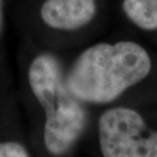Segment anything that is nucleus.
<instances>
[{
    "label": "nucleus",
    "mask_w": 157,
    "mask_h": 157,
    "mask_svg": "<svg viewBox=\"0 0 157 157\" xmlns=\"http://www.w3.org/2000/svg\"><path fill=\"white\" fill-rule=\"evenodd\" d=\"M124 11L140 28L157 29V0H124Z\"/></svg>",
    "instance_id": "nucleus-5"
},
{
    "label": "nucleus",
    "mask_w": 157,
    "mask_h": 157,
    "mask_svg": "<svg viewBox=\"0 0 157 157\" xmlns=\"http://www.w3.org/2000/svg\"><path fill=\"white\" fill-rule=\"evenodd\" d=\"M0 157H30L26 148L17 142H0Z\"/></svg>",
    "instance_id": "nucleus-6"
},
{
    "label": "nucleus",
    "mask_w": 157,
    "mask_h": 157,
    "mask_svg": "<svg viewBox=\"0 0 157 157\" xmlns=\"http://www.w3.org/2000/svg\"><path fill=\"white\" fill-rule=\"evenodd\" d=\"M95 11V0H45L41 17L49 27L73 30L90 22Z\"/></svg>",
    "instance_id": "nucleus-4"
},
{
    "label": "nucleus",
    "mask_w": 157,
    "mask_h": 157,
    "mask_svg": "<svg viewBox=\"0 0 157 157\" xmlns=\"http://www.w3.org/2000/svg\"><path fill=\"white\" fill-rule=\"evenodd\" d=\"M98 132L104 157H157V132L149 130L134 109L106 111L99 119Z\"/></svg>",
    "instance_id": "nucleus-3"
},
{
    "label": "nucleus",
    "mask_w": 157,
    "mask_h": 157,
    "mask_svg": "<svg viewBox=\"0 0 157 157\" xmlns=\"http://www.w3.org/2000/svg\"><path fill=\"white\" fill-rule=\"evenodd\" d=\"M4 27V0H0V34Z\"/></svg>",
    "instance_id": "nucleus-7"
},
{
    "label": "nucleus",
    "mask_w": 157,
    "mask_h": 157,
    "mask_svg": "<svg viewBox=\"0 0 157 157\" xmlns=\"http://www.w3.org/2000/svg\"><path fill=\"white\" fill-rule=\"evenodd\" d=\"M30 90L45 112L44 144L59 156L77 142L86 126V112L70 91L55 57L42 54L35 57L28 70Z\"/></svg>",
    "instance_id": "nucleus-2"
},
{
    "label": "nucleus",
    "mask_w": 157,
    "mask_h": 157,
    "mask_svg": "<svg viewBox=\"0 0 157 157\" xmlns=\"http://www.w3.org/2000/svg\"><path fill=\"white\" fill-rule=\"evenodd\" d=\"M150 69L148 52L135 42L99 43L79 55L65 80L80 101L107 104L146 78Z\"/></svg>",
    "instance_id": "nucleus-1"
}]
</instances>
